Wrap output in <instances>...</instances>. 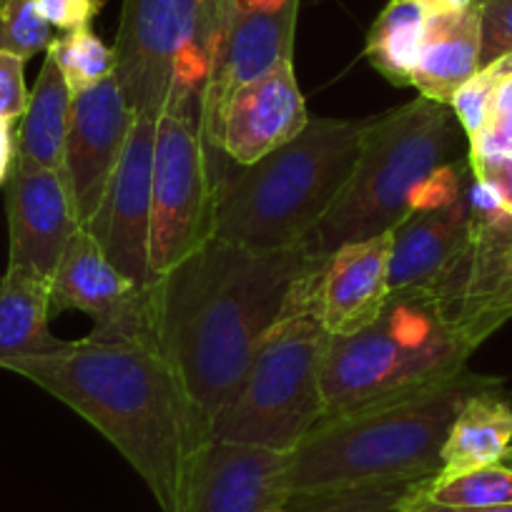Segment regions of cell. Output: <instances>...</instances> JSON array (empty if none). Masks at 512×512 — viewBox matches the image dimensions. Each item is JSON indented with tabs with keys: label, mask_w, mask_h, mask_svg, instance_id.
Listing matches in <instances>:
<instances>
[{
	"label": "cell",
	"mask_w": 512,
	"mask_h": 512,
	"mask_svg": "<svg viewBox=\"0 0 512 512\" xmlns=\"http://www.w3.org/2000/svg\"><path fill=\"white\" fill-rule=\"evenodd\" d=\"M26 61L11 53L0 51V116L16 123L23 118L28 106L26 76H23Z\"/></svg>",
	"instance_id": "31"
},
{
	"label": "cell",
	"mask_w": 512,
	"mask_h": 512,
	"mask_svg": "<svg viewBox=\"0 0 512 512\" xmlns=\"http://www.w3.org/2000/svg\"><path fill=\"white\" fill-rule=\"evenodd\" d=\"M497 78H492L487 71L475 73L465 86L457 88V93L452 96L450 108L455 111L457 121L462 126V134L467 139H475L480 136L482 128L487 126L492 116V96H495Z\"/></svg>",
	"instance_id": "29"
},
{
	"label": "cell",
	"mask_w": 512,
	"mask_h": 512,
	"mask_svg": "<svg viewBox=\"0 0 512 512\" xmlns=\"http://www.w3.org/2000/svg\"><path fill=\"white\" fill-rule=\"evenodd\" d=\"M460 128L450 106L422 96L374 116L347 186L304 239L309 259L319 264L342 246L390 234L427 179L457 159Z\"/></svg>",
	"instance_id": "5"
},
{
	"label": "cell",
	"mask_w": 512,
	"mask_h": 512,
	"mask_svg": "<svg viewBox=\"0 0 512 512\" xmlns=\"http://www.w3.org/2000/svg\"><path fill=\"white\" fill-rule=\"evenodd\" d=\"M314 267L304 246L251 251L214 236L151 284L156 347L209 437L297 282Z\"/></svg>",
	"instance_id": "1"
},
{
	"label": "cell",
	"mask_w": 512,
	"mask_h": 512,
	"mask_svg": "<svg viewBox=\"0 0 512 512\" xmlns=\"http://www.w3.org/2000/svg\"><path fill=\"white\" fill-rule=\"evenodd\" d=\"M134 121L136 113L128 106L116 76L73 96L61 179L81 226L96 214Z\"/></svg>",
	"instance_id": "13"
},
{
	"label": "cell",
	"mask_w": 512,
	"mask_h": 512,
	"mask_svg": "<svg viewBox=\"0 0 512 512\" xmlns=\"http://www.w3.org/2000/svg\"><path fill=\"white\" fill-rule=\"evenodd\" d=\"M53 28L38 11L36 0H0V51L28 61L48 51Z\"/></svg>",
	"instance_id": "28"
},
{
	"label": "cell",
	"mask_w": 512,
	"mask_h": 512,
	"mask_svg": "<svg viewBox=\"0 0 512 512\" xmlns=\"http://www.w3.org/2000/svg\"><path fill=\"white\" fill-rule=\"evenodd\" d=\"M472 176L477 179H485L505 196L507 204L512 206V156L502 161H492V164L480 166V169H472Z\"/></svg>",
	"instance_id": "33"
},
{
	"label": "cell",
	"mask_w": 512,
	"mask_h": 512,
	"mask_svg": "<svg viewBox=\"0 0 512 512\" xmlns=\"http://www.w3.org/2000/svg\"><path fill=\"white\" fill-rule=\"evenodd\" d=\"M71 101L73 93L68 88L66 76L58 68L56 58L46 51V61H43L36 86L28 96L21 131L16 136V159L43 166V169L61 171Z\"/></svg>",
	"instance_id": "23"
},
{
	"label": "cell",
	"mask_w": 512,
	"mask_h": 512,
	"mask_svg": "<svg viewBox=\"0 0 512 512\" xmlns=\"http://www.w3.org/2000/svg\"><path fill=\"white\" fill-rule=\"evenodd\" d=\"M500 465L510 467V470H512V445H510V450L505 452V457H502V462H500Z\"/></svg>",
	"instance_id": "39"
},
{
	"label": "cell",
	"mask_w": 512,
	"mask_h": 512,
	"mask_svg": "<svg viewBox=\"0 0 512 512\" xmlns=\"http://www.w3.org/2000/svg\"><path fill=\"white\" fill-rule=\"evenodd\" d=\"M101 3H103V0H101Z\"/></svg>",
	"instance_id": "41"
},
{
	"label": "cell",
	"mask_w": 512,
	"mask_h": 512,
	"mask_svg": "<svg viewBox=\"0 0 512 512\" xmlns=\"http://www.w3.org/2000/svg\"><path fill=\"white\" fill-rule=\"evenodd\" d=\"M470 161L437 169L417 194L410 214L390 231V292L435 289L460 262L470 241Z\"/></svg>",
	"instance_id": "10"
},
{
	"label": "cell",
	"mask_w": 512,
	"mask_h": 512,
	"mask_svg": "<svg viewBox=\"0 0 512 512\" xmlns=\"http://www.w3.org/2000/svg\"><path fill=\"white\" fill-rule=\"evenodd\" d=\"M36 3L48 26L63 33L88 28L101 11V0H36Z\"/></svg>",
	"instance_id": "32"
},
{
	"label": "cell",
	"mask_w": 512,
	"mask_h": 512,
	"mask_svg": "<svg viewBox=\"0 0 512 512\" xmlns=\"http://www.w3.org/2000/svg\"><path fill=\"white\" fill-rule=\"evenodd\" d=\"M512 445V402L497 395L495 382L472 392L457 412L445 445L437 480L465 475L502 462Z\"/></svg>",
	"instance_id": "21"
},
{
	"label": "cell",
	"mask_w": 512,
	"mask_h": 512,
	"mask_svg": "<svg viewBox=\"0 0 512 512\" xmlns=\"http://www.w3.org/2000/svg\"><path fill=\"white\" fill-rule=\"evenodd\" d=\"M8 267L53 279L71 236L81 229L61 171L13 161L8 176Z\"/></svg>",
	"instance_id": "17"
},
{
	"label": "cell",
	"mask_w": 512,
	"mask_h": 512,
	"mask_svg": "<svg viewBox=\"0 0 512 512\" xmlns=\"http://www.w3.org/2000/svg\"><path fill=\"white\" fill-rule=\"evenodd\" d=\"M485 384L465 369L415 395L327 417L287 455V495L432 480L457 412Z\"/></svg>",
	"instance_id": "3"
},
{
	"label": "cell",
	"mask_w": 512,
	"mask_h": 512,
	"mask_svg": "<svg viewBox=\"0 0 512 512\" xmlns=\"http://www.w3.org/2000/svg\"><path fill=\"white\" fill-rule=\"evenodd\" d=\"M302 279L216 415L211 440L289 455L324 420L322 372L329 334L309 312Z\"/></svg>",
	"instance_id": "8"
},
{
	"label": "cell",
	"mask_w": 512,
	"mask_h": 512,
	"mask_svg": "<svg viewBox=\"0 0 512 512\" xmlns=\"http://www.w3.org/2000/svg\"><path fill=\"white\" fill-rule=\"evenodd\" d=\"M229 0H123L116 76L136 116L204 126Z\"/></svg>",
	"instance_id": "7"
},
{
	"label": "cell",
	"mask_w": 512,
	"mask_h": 512,
	"mask_svg": "<svg viewBox=\"0 0 512 512\" xmlns=\"http://www.w3.org/2000/svg\"><path fill=\"white\" fill-rule=\"evenodd\" d=\"M66 309L93 319V337L156 344L151 284L141 287L111 264L86 226L71 236L51 279V312Z\"/></svg>",
	"instance_id": "11"
},
{
	"label": "cell",
	"mask_w": 512,
	"mask_h": 512,
	"mask_svg": "<svg viewBox=\"0 0 512 512\" xmlns=\"http://www.w3.org/2000/svg\"><path fill=\"white\" fill-rule=\"evenodd\" d=\"M445 507V505H442ZM447 512H512V505H500V507H480V510H465V507H445Z\"/></svg>",
	"instance_id": "38"
},
{
	"label": "cell",
	"mask_w": 512,
	"mask_h": 512,
	"mask_svg": "<svg viewBox=\"0 0 512 512\" xmlns=\"http://www.w3.org/2000/svg\"><path fill=\"white\" fill-rule=\"evenodd\" d=\"M482 18L480 71L512 51V0H477Z\"/></svg>",
	"instance_id": "30"
},
{
	"label": "cell",
	"mask_w": 512,
	"mask_h": 512,
	"mask_svg": "<svg viewBox=\"0 0 512 512\" xmlns=\"http://www.w3.org/2000/svg\"><path fill=\"white\" fill-rule=\"evenodd\" d=\"M48 53L56 58L58 68L66 76V83L73 96L98 86V83L111 78L113 71H116L113 48H108L91 31V26L53 38V43L48 46Z\"/></svg>",
	"instance_id": "26"
},
{
	"label": "cell",
	"mask_w": 512,
	"mask_h": 512,
	"mask_svg": "<svg viewBox=\"0 0 512 512\" xmlns=\"http://www.w3.org/2000/svg\"><path fill=\"white\" fill-rule=\"evenodd\" d=\"M51 279L8 267L0 279V367L11 359L43 357L66 347L48 329Z\"/></svg>",
	"instance_id": "22"
},
{
	"label": "cell",
	"mask_w": 512,
	"mask_h": 512,
	"mask_svg": "<svg viewBox=\"0 0 512 512\" xmlns=\"http://www.w3.org/2000/svg\"><path fill=\"white\" fill-rule=\"evenodd\" d=\"M470 354L432 289L390 292L369 327L329 337L322 372L324 420L457 377Z\"/></svg>",
	"instance_id": "6"
},
{
	"label": "cell",
	"mask_w": 512,
	"mask_h": 512,
	"mask_svg": "<svg viewBox=\"0 0 512 512\" xmlns=\"http://www.w3.org/2000/svg\"><path fill=\"white\" fill-rule=\"evenodd\" d=\"M299 0H229L204 108V134L234 88L294 61Z\"/></svg>",
	"instance_id": "16"
},
{
	"label": "cell",
	"mask_w": 512,
	"mask_h": 512,
	"mask_svg": "<svg viewBox=\"0 0 512 512\" xmlns=\"http://www.w3.org/2000/svg\"><path fill=\"white\" fill-rule=\"evenodd\" d=\"M430 480L372 482L344 490L302 492L284 500L282 512H402Z\"/></svg>",
	"instance_id": "25"
},
{
	"label": "cell",
	"mask_w": 512,
	"mask_h": 512,
	"mask_svg": "<svg viewBox=\"0 0 512 512\" xmlns=\"http://www.w3.org/2000/svg\"><path fill=\"white\" fill-rule=\"evenodd\" d=\"M372 118H312L297 139L254 164L224 159L216 239L251 251L302 246L347 186Z\"/></svg>",
	"instance_id": "4"
},
{
	"label": "cell",
	"mask_w": 512,
	"mask_h": 512,
	"mask_svg": "<svg viewBox=\"0 0 512 512\" xmlns=\"http://www.w3.org/2000/svg\"><path fill=\"white\" fill-rule=\"evenodd\" d=\"M425 497L437 505L465 507V510L512 505V470L497 462L447 480L432 477L430 485L425 487Z\"/></svg>",
	"instance_id": "27"
},
{
	"label": "cell",
	"mask_w": 512,
	"mask_h": 512,
	"mask_svg": "<svg viewBox=\"0 0 512 512\" xmlns=\"http://www.w3.org/2000/svg\"><path fill=\"white\" fill-rule=\"evenodd\" d=\"M287 455L211 440L201 447L184 512H269L287 500Z\"/></svg>",
	"instance_id": "19"
},
{
	"label": "cell",
	"mask_w": 512,
	"mask_h": 512,
	"mask_svg": "<svg viewBox=\"0 0 512 512\" xmlns=\"http://www.w3.org/2000/svg\"><path fill=\"white\" fill-rule=\"evenodd\" d=\"M420 3L430 11V16H435V13L465 11V8H470L475 0H420Z\"/></svg>",
	"instance_id": "35"
},
{
	"label": "cell",
	"mask_w": 512,
	"mask_h": 512,
	"mask_svg": "<svg viewBox=\"0 0 512 512\" xmlns=\"http://www.w3.org/2000/svg\"><path fill=\"white\" fill-rule=\"evenodd\" d=\"M16 161V139H13V121L0 116V186L11 176Z\"/></svg>",
	"instance_id": "34"
},
{
	"label": "cell",
	"mask_w": 512,
	"mask_h": 512,
	"mask_svg": "<svg viewBox=\"0 0 512 512\" xmlns=\"http://www.w3.org/2000/svg\"><path fill=\"white\" fill-rule=\"evenodd\" d=\"M224 159L201 123L179 116L156 121L149 241L154 282L214 239Z\"/></svg>",
	"instance_id": "9"
},
{
	"label": "cell",
	"mask_w": 512,
	"mask_h": 512,
	"mask_svg": "<svg viewBox=\"0 0 512 512\" xmlns=\"http://www.w3.org/2000/svg\"><path fill=\"white\" fill-rule=\"evenodd\" d=\"M482 71H487L492 78H497V81H500V78L512 76V51L505 53V56H502V58H497L495 63L485 66V68H482Z\"/></svg>",
	"instance_id": "37"
},
{
	"label": "cell",
	"mask_w": 512,
	"mask_h": 512,
	"mask_svg": "<svg viewBox=\"0 0 512 512\" xmlns=\"http://www.w3.org/2000/svg\"><path fill=\"white\" fill-rule=\"evenodd\" d=\"M392 234L347 244L304 274L309 312L329 337L362 332L382 314L390 297Z\"/></svg>",
	"instance_id": "15"
},
{
	"label": "cell",
	"mask_w": 512,
	"mask_h": 512,
	"mask_svg": "<svg viewBox=\"0 0 512 512\" xmlns=\"http://www.w3.org/2000/svg\"><path fill=\"white\" fill-rule=\"evenodd\" d=\"M430 11L420 0H390L367 36V58L395 86H412Z\"/></svg>",
	"instance_id": "24"
},
{
	"label": "cell",
	"mask_w": 512,
	"mask_h": 512,
	"mask_svg": "<svg viewBox=\"0 0 512 512\" xmlns=\"http://www.w3.org/2000/svg\"><path fill=\"white\" fill-rule=\"evenodd\" d=\"M309 121L312 116L292 61L234 88L221 103L206 139L229 161L249 166L297 139Z\"/></svg>",
	"instance_id": "14"
},
{
	"label": "cell",
	"mask_w": 512,
	"mask_h": 512,
	"mask_svg": "<svg viewBox=\"0 0 512 512\" xmlns=\"http://www.w3.org/2000/svg\"><path fill=\"white\" fill-rule=\"evenodd\" d=\"M3 369L91 422L149 485L161 512H184L191 470L211 442L161 349L141 339L93 337Z\"/></svg>",
	"instance_id": "2"
},
{
	"label": "cell",
	"mask_w": 512,
	"mask_h": 512,
	"mask_svg": "<svg viewBox=\"0 0 512 512\" xmlns=\"http://www.w3.org/2000/svg\"><path fill=\"white\" fill-rule=\"evenodd\" d=\"M269 512H282V507H279V510H269Z\"/></svg>",
	"instance_id": "40"
},
{
	"label": "cell",
	"mask_w": 512,
	"mask_h": 512,
	"mask_svg": "<svg viewBox=\"0 0 512 512\" xmlns=\"http://www.w3.org/2000/svg\"><path fill=\"white\" fill-rule=\"evenodd\" d=\"M427 485H430V482H427ZM402 512H447V510L442 505H437V502L427 500L425 490H422V492H417L410 502H407V507Z\"/></svg>",
	"instance_id": "36"
},
{
	"label": "cell",
	"mask_w": 512,
	"mask_h": 512,
	"mask_svg": "<svg viewBox=\"0 0 512 512\" xmlns=\"http://www.w3.org/2000/svg\"><path fill=\"white\" fill-rule=\"evenodd\" d=\"M432 292L462 342L475 352L512 319V234L470 229L460 262Z\"/></svg>",
	"instance_id": "18"
},
{
	"label": "cell",
	"mask_w": 512,
	"mask_h": 512,
	"mask_svg": "<svg viewBox=\"0 0 512 512\" xmlns=\"http://www.w3.org/2000/svg\"><path fill=\"white\" fill-rule=\"evenodd\" d=\"M154 116H136L121 161L86 229L128 279L141 287L154 284L149 267L151 176L156 146Z\"/></svg>",
	"instance_id": "12"
},
{
	"label": "cell",
	"mask_w": 512,
	"mask_h": 512,
	"mask_svg": "<svg viewBox=\"0 0 512 512\" xmlns=\"http://www.w3.org/2000/svg\"><path fill=\"white\" fill-rule=\"evenodd\" d=\"M480 48L482 18L477 0L465 11L435 13L427 21L412 86L422 98L450 106L457 88L480 73Z\"/></svg>",
	"instance_id": "20"
}]
</instances>
